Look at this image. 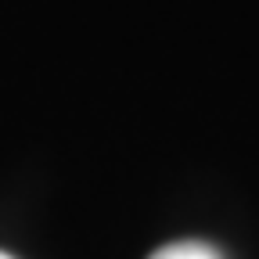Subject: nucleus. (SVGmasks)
<instances>
[{"mask_svg":"<svg viewBox=\"0 0 259 259\" xmlns=\"http://www.w3.org/2000/svg\"><path fill=\"white\" fill-rule=\"evenodd\" d=\"M151 259H220V252L205 241H173V245H162Z\"/></svg>","mask_w":259,"mask_h":259,"instance_id":"obj_1","label":"nucleus"},{"mask_svg":"<svg viewBox=\"0 0 259 259\" xmlns=\"http://www.w3.org/2000/svg\"><path fill=\"white\" fill-rule=\"evenodd\" d=\"M0 259H11V255H4V252H0Z\"/></svg>","mask_w":259,"mask_h":259,"instance_id":"obj_2","label":"nucleus"}]
</instances>
